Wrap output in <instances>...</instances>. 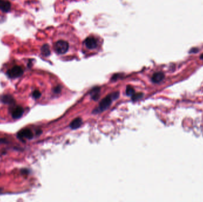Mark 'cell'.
<instances>
[{"label":"cell","mask_w":203,"mask_h":202,"mask_svg":"<svg viewBox=\"0 0 203 202\" xmlns=\"http://www.w3.org/2000/svg\"><path fill=\"white\" fill-rule=\"evenodd\" d=\"M54 48L57 54L64 55L69 51V44L65 41L59 40L54 43Z\"/></svg>","instance_id":"6da1fadb"},{"label":"cell","mask_w":203,"mask_h":202,"mask_svg":"<svg viewBox=\"0 0 203 202\" xmlns=\"http://www.w3.org/2000/svg\"><path fill=\"white\" fill-rule=\"evenodd\" d=\"M7 76L10 78H17L21 77L23 74V70L21 66L16 65L7 71Z\"/></svg>","instance_id":"7a4b0ae2"},{"label":"cell","mask_w":203,"mask_h":202,"mask_svg":"<svg viewBox=\"0 0 203 202\" xmlns=\"http://www.w3.org/2000/svg\"><path fill=\"white\" fill-rule=\"evenodd\" d=\"M112 98L111 95H108L106 97H105L100 102L97 111L101 112L107 110L111 106V103H112Z\"/></svg>","instance_id":"3957f363"},{"label":"cell","mask_w":203,"mask_h":202,"mask_svg":"<svg viewBox=\"0 0 203 202\" xmlns=\"http://www.w3.org/2000/svg\"><path fill=\"white\" fill-rule=\"evenodd\" d=\"M84 45L88 49H95L98 46V41L93 36H89L84 41Z\"/></svg>","instance_id":"277c9868"},{"label":"cell","mask_w":203,"mask_h":202,"mask_svg":"<svg viewBox=\"0 0 203 202\" xmlns=\"http://www.w3.org/2000/svg\"><path fill=\"white\" fill-rule=\"evenodd\" d=\"M17 137L21 141L24 139H31L33 137V134L29 129H23L17 133Z\"/></svg>","instance_id":"5b68a950"},{"label":"cell","mask_w":203,"mask_h":202,"mask_svg":"<svg viewBox=\"0 0 203 202\" xmlns=\"http://www.w3.org/2000/svg\"><path fill=\"white\" fill-rule=\"evenodd\" d=\"M11 4L8 0H0V10L8 13L11 10Z\"/></svg>","instance_id":"8992f818"},{"label":"cell","mask_w":203,"mask_h":202,"mask_svg":"<svg viewBox=\"0 0 203 202\" xmlns=\"http://www.w3.org/2000/svg\"><path fill=\"white\" fill-rule=\"evenodd\" d=\"M24 113L23 109L21 107H16L13 109L11 112V115L13 118L17 119L20 118Z\"/></svg>","instance_id":"52a82bcc"},{"label":"cell","mask_w":203,"mask_h":202,"mask_svg":"<svg viewBox=\"0 0 203 202\" xmlns=\"http://www.w3.org/2000/svg\"><path fill=\"white\" fill-rule=\"evenodd\" d=\"M0 100L1 102L4 104H13L15 102L14 98L10 95H3L0 97Z\"/></svg>","instance_id":"ba28073f"},{"label":"cell","mask_w":203,"mask_h":202,"mask_svg":"<svg viewBox=\"0 0 203 202\" xmlns=\"http://www.w3.org/2000/svg\"><path fill=\"white\" fill-rule=\"evenodd\" d=\"M164 78V75L163 73L157 72L153 74L152 78V80L154 83H159L162 81H163Z\"/></svg>","instance_id":"9c48e42d"},{"label":"cell","mask_w":203,"mask_h":202,"mask_svg":"<svg viewBox=\"0 0 203 202\" xmlns=\"http://www.w3.org/2000/svg\"><path fill=\"white\" fill-rule=\"evenodd\" d=\"M82 124V120L81 118L78 117L75 119L70 123V127L73 129H76L79 128Z\"/></svg>","instance_id":"30bf717a"},{"label":"cell","mask_w":203,"mask_h":202,"mask_svg":"<svg viewBox=\"0 0 203 202\" xmlns=\"http://www.w3.org/2000/svg\"><path fill=\"white\" fill-rule=\"evenodd\" d=\"M41 54L44 56H48L51 54V51L49 49V46L48 44H45L44 45L41 49Z\"/></svg>","instance_id":"8fae6325"},{"label":"cell","mask_w":203,"mask_h":202,"mask_svg":"<svg viewBox=\"0 0 203 202\" xmlns=\"http://www.w3.org/2000/svg\"><path fill=\"white\" fill-rule=\"evenodd\" d=\"M143 97V94L142 92H138V93H134L132 95V100L133 101H137L140 99H141Z\"/></svg>","instance_id":"7c38bea8"},{"label":"cell","mask_w":203,"mask_h":202,"mask_svg":"<svg viewBox=\"0 0 203 202\" xmlns=\"http://www.w3.org/2000/svg\"><path fill=\"white\" fill-rule=\"evenodd\" d=\"M135 93V90L132 87L128 86L126 89V94L127 95H132Z\"/></svg>","instance_id":"4fadbf2b"},{"label":"cell","mask_w":203,"mask_h":202,"mask_svg":"<svg viewBox=\"0 0 203 202\" xmlns=\"http://www.w3.org/2000/svg\"><path fill=\"white\" fill-rule=\"evenodd\" d=\"M41 93L39 90H35L33 92V97L35 98H38L41 97Z\"/></svg>","instance_id":"5bb4252c"},{"label":"cell","mask_w":203,"mask_h":202,"mask_svg":"<svg viewBox=\"0 0 203 202\" xmlns=\"http://www.w3.org/2000/svg\"><path fill=\"white\" fill-rule=\"evenodd\" d=\"M61 87L59 86H57L56 87H55L54 88V92L55 93H59L60 91H61Z\"/></svg>","instance_id":"9a60e30c"},{"label":"cell","mask_w":203,"mask_h":202,"mask_svg":"<svg viewBox=\"0 0 203 202\" xmlns=\"http://www.w3.org/2000/svg\"><path fill=\"white\" fill-rule=\"evenodd\" d=\"M7 142V140L4 138H2V139H0V144H4Z\"/></svg>","instance_id":"2e32d148"},{"label":"cell","mask_w":203,"mask_h":202,"mask_svg":"<svg viewBox=\"0 0 203 202\" xmlns=\"http://www.w3.org/2000/svg\"><path fill=\"white\" fill-rule=\"evenodd\" d=\"M200 58L201 59H202L203 60V53L200 56Z\"/></svg>","instance_id":"e0dca14e"}]
</instances>
